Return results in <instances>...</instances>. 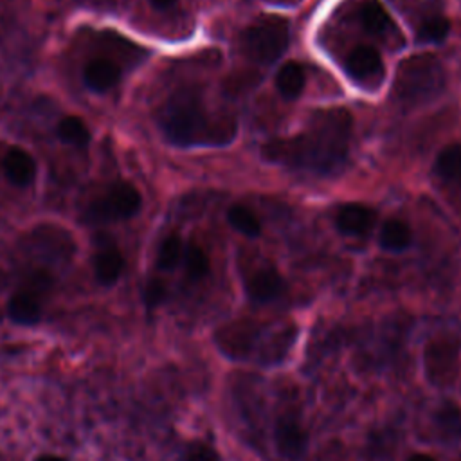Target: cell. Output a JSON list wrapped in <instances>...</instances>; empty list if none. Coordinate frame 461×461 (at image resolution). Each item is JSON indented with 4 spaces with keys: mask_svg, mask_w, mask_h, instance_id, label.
<instances>
[{
    "mask_svg": "<svg viewBox=\"0 0 461 461\" xmlns=\"http://www.w3.org/2000/svg\"><path fill=\"white\" fill-rule=\"evenodd\" d=\"M2 171L11 184L18 187H25L36 176V162L29 151H25L23 148L13 146L4 153Z\"/></svg>",
    "mask_w": 461,
    "mask_h": 461,
    "instance_id": "11",
    "label": "cell"
},
{
    "mask_svg": "<svg viewBox=\"0 0 461 461\" xmlns=\"http://www.w3.org/2000/svg\"><path fill=\"white\" fill-rule=\"evenodd\" d=\"M58 137L76 148H85L90 142V130L77 115H67L58 122Z\"/></svg>",
    "mask_w": 461,
    "mask_h": 461,
    "instance_id": "19",
    "label": "cell"
},
{
    "mask_svg": "<svg viewBox=\"0 0 461 461\" xmlns=\"http://www.w3.org/2000/svg\"><path fill=\"white\" fill-rule=\"evenodd\" d=\"M184 265H185V272L191 279H202L203 276H207L209 272V258L207 254L198 247V245H189L184 250Z\"/></svg>",
    "mask_w": 461,
    "mask_h": 461,
    "instance_id": "23",
    "label": "cell"
},
{
    "mask_svg": "<svg viewBox=\"0 0 461 461\" xmlns=\"http://www.w3.org/2000/svg\"><path fill=\"white\" fill-rule=\"evenodd\" d=\"M34 461H67V459L61 456H54V454H41Z\"/></svg>",
    "mask_w": 461,
    "mask_h": 461,
    "instance_id": "27",
    "label": "cell"
},
{
    "mask_svg": "<svg viewBox=\"0 0 461 461\" xmlns=\"http://www.w3.org/2000/svg\"><path fill=\"white\" fill-rule=\"evenodd\" d=\"M353 117L346 108L315 110L306 128L286 139H274L261 148L267 160L315 173L335 169L348 155Z\"/></svg>",
    "mask_w": 461,
    "mask_h": 461,
    "instance_id": "1",
    "label": "cell"
},
{
    "mask_svg": "<svg viewBox=\"0 0 461 461\" xmlns=\"http://www.w3.org/2000/svg\"><path fill=\"white\" fill-rule=\"evenodd\" d=\"M119 77H121V68L110 58H94L85 65V70H83L85 85L97 94L110 90L119 81Z\"/></svg>",
    "mask_w": 461,
    "mask_h": 461,
    "instance_id": "12",
    "label": "cell"
},
{
    "mask_svg": "<svg viewBox=\"0 0 461 461\" xmlns=\"http://www.w3.org/2000/svg\"><path fill=\"white\" fill-rule=\"evenodd\" d=\"M436 175L445 182H456L461 178V144H448L441 149L434 162Z\"/></svg>",
    "mask_w": 461,
    "mask_h": 461,
    "instance_id": "18",
    "label": "cell"
},
{
    "mask_svg": "<svg viewBox=\"0 0 461 461\" xmlns=\"http://www.w3.org/2000/svg\"><path fill=\"white\" fill-rule=\"evenodd\" d=\"M459 348L450 337H434L423 348V373L436 389H448L457 378Z\"/></svg>",
    "mask_w": 461,
    "mask_h": 461,
    "instance_id": "6",
    "label": "cell"
},
{
    "mask_svg": "<svg viewBox=\"0 0 461 461\" xmlns=\"http://www.w3.org/2000/svg\"><path fill=\"white\" fill-rule=\"evenodd\" d=\"M158 122L164 135L178 146H223L238 131L234 117L205 113L202 94L194 86L175 90L160 108Z\"/></svg>",
    "mask_w": 461,
    "mask_h": 461,
    "instance_id": "2",
    "label": "cell"
},
{
    "mask_svg": "<svg viewBox=\"0 0 461 461\" xmlns=\"http://www.w3.org/2000/svg\"><path fill=\"white\" fill-rule=\"evenodd\" d=\"M122 268H124V258L117 247L108 245L97 250L94 258V272H95V279L101 285L110 286L117 283V279L122 274Z\"/></svg>",
    "mask_w": 461,
    "mask_h": 461,
    "instance_id": "15",
    "label": "cell"
},
{
    "mask_svg": "<svg viewBox=\"0 0 461 461\" xmlns=\"http://www.w3.org/2000/svg\"><path fill=\"white\" fill-rule=\"evenodd\" d=\"M304 79L306 77H304L303 67L295 61H288L279 68V72L276 76V86L283 97L294 99L301 94V90L304 86Z\"/></svg>",
    "mask_w": 461,
    "mask_h": 461,
    "instance_id": "17",
    "label": "cell"
},
{
    "mask_svg": "<svg viewBox=\"0 0 461 461\" xmlns=\"http://www.w3.org/2000/svg\"><path fill=\"white\" fill-rule=\"evenodd\" d=\"M166 297V286L158 281V279H153L146 285V290H144V301L148 306H157L162 303V299Z\"/></svg>",
    "mask_w": 461,
    "mask_h": 461,
    "instance_id": "26",
    "label": "cell"
},
{
    "mask_svg": "<svg viewBox=\"0 0 461 461\" xmlns=\"http://www.w3.org/2000/svg\"><path fill=\"white\" fill-rule=\"evenodd\" d=\"M448 31H450V23L447 16L441 13H434L416 25V38L418 41H423V43H438L445 40Z\"/></svg>",
    "mask_w": 461,
    "mask_h": 461,
    "instance_id": "21",
    "label": "cell"
},
{
    "mask_svg": "<svg viewBox=\"0 0 461 461\" xmlns=\"http://www.w3.org/2000/svg\"><path fill=\"white\" fill-rule=\"evenodd\" d=\"M290 29L288 22L276 14H263L256 18L240 38L241 50L256 63H272L288 47Z\"/></svg>",
    "mask_w": 461,
    "mask_h": 461,
    "instance_id": "4",
    "label": "cell"
},
{
    "mask_svg": "<svg viewBox=\"0 0 461 461\" xmlns=\"http://www.w3.org/2000/svg\"><path fill=\"white\" fill-rule=\"evenodd\" d=\"M227 220L238 232H241L249 238H256L261 230L259 218L256 216V212L252 209H249L243 203L230 205L227 211Z\"/></svg>",
    "mask_w": 461,
    "mask_h": 461,
    "instance_id": "20",
    "label": "cell"
},
{
    "mask_svg": "<svg viewBox=\"0 0 461 461\" xmlns=\"http://www.w3.org/2000/svg\"><path fill=\"white\" fill-rule=\"evenodd\" d=\"M407 461H436L432 456H429V454H421V452H418V454H412Z\"/></svg>",
    "mask_w": 461,
    "mask_h": 461,
    "instance_id": "28",
    "label": "cell"
},
{
    "mask_svg": "<svg viewBox=\"0 0 461 461\" xmlns=\"http://www.w3.org/2000/svg\"><path fill=\"white\" fill-rule=\"evenodd\" d=\"M274 443L285 459L297 461L308 447V434L294 414H283L274 425Z\"/></svg>",
    "mask_w": 461,
    "mask_h": 461,
    "instance_id": "8",
    "label": "cell"
},
{
    "mask_svg": "<svg viewBox=\"0 0 461 461\" xmlns=\"http://www.w3.org/2000/svg\"><path fill=\"white\" fill-rule=\"evenodd\" d=\"M7 315L16 324H34L41 317V297L29 288L14 292L7 303Z\"/></svg>",
    "mask_w": 461,
    "mask_h": 461,
    "instance_id": "13",
    "label": "cell"
},
{
    "mask_svg": "<svg viewBox=\"0 0 461 461\" xmlns=\"http://www.w3.org/2000/svg\"><path fill=\"white\" fill-rule=\"evenodd\" d=\"M182 256H184L182 240H180L178 234L171 232V234H167V236L162 240V243H160V247H158L157 265H158V268H162V270H171V268H175V267L180 263Z\"/></svg>",
    "mask_w": 461,
    "mask_h": 461,
    "instance_id": "22",
    "label": "cell"
},
{
    "mask_svg": "<svg viewBox=\"0 0 461 461\" xmlns=\"http://www.w3.org/2000/svg\"><path fill=\"white\" fill-rule=\"evenodd\" d=\"M286 285L283 276L272 268H259L256 270L247 281H245V290L249 294V297L256 303H268L277 299L283 292H285Z\"/></svg>",
    "mask_w": 461,
    "mask_h": 461,
    "instance_id": "10",
    "label": "cell"
},
{
    "mask_svg": "<svg viewBox=\"0 0 461 461\" xmlns=\"http://www.w3.org/2000/svg\"><path fill=\"white\" fill-rule=\"evenodd\" d=\"M140 193L133 184L119 182L110 185L104 194L90 202L85 209V216L90 223L131 218L140 209Z\"/></svg>",
    "mask_w": 461,
    "mask_h": 461,
    "instance_id": "5",
    "label": "cell"
},
{
    "mask_svg": "<svg viewBox=\"0 0 461 461\" xmlns=\"http://www.w3.org/2000/svg\"><path fill=\"white\" fill-rule=\"evenodd\" d=\"M358 22L360 25L375 36H391L394 34V25L391 16L387 14V11L384 9V5L378 0H362L358 4V11H357Z\"/></svg>",
    "mask_w": 461,
    "mask_h": 461,
    "instance_id": "14",
    "label": "cell"
},
{
    "mask_svg": "<svg viewBox=\"0 0 461 461\" xmlns=\"http://www.w3.org/2000/svg\"><path fill=\"white\" fill-rule=\"evenodd\" d=\"M272 2H277V4H295L299 0H272Z\"/></svg>",
    "mask_w": 461,
    "mask_h": 461,
    "instance_id": "30",
    "label": "cell"
},
{
    "mask_svg": "<svg viewBox=\"0 0 461 461\" xmlns=\"http://www.w3.org/2000/svg\"><path fill=\"white\" fill-rule=\"evenodd\" d=\"M445 81V68L436 56L414 54L400 63L394 74L393 97L403 108H416L436 99Z\"/></svg>",
    "mask_w": 461,
    "mask_h": 461,
    "instance_id": "3",
    "label": "cell"
},
{
    "mask_svg": "<svg viewBox=\"0 0 461 461\" xmlns=\"http://www.w3.org/2000/svg\"><path fill=\"white\" fill-rule=\"evenodd\" d=\"M412 241V232L409 225L400 218H387L380 229L378 243L389 252H402Z\"/></svg>",
    "mask_w": 461,
    "mask_h": 461,
    "instance_id": "16",
    "label": "cell"
},
{
    "mask_svg": "<svg viewBox=\"0 0 461 461\" xmlns=\"http://www.w3.org/2000/svg\"><path fill=\"white\" fill-rule=\"evenodd\" d=\"M344 68L353 81L371 88H375L384 76L382 58L371 45L353 47L344 59Z\"/></svg>",
    "mask_w": 461,
    "mask_h": 461,
    "instance_id": "7",
    "label": "cell"
},
{
    "mask_svg": "<svg viewBox=\"0 0 461 461\" xmlns=\"http://www.w3.org/2000/svg\"><path fill=\"white\" fill-rule=\"evenodd\" d=\"M258 83V76L256 74H250V72H245V74H236L232 77L227 79V90L230 94H236V92H241L245 88H250Z\"/></svg>",
    "mask_w": 461,
    "mask_h": 461,
    "instance_id": "25",
    "label": "cell"
},
{
    "mask_svg": "<svg viewBox=\"0 0 461 461\" xmlns=\"http://www.w3.org/2000/svg\"><path fill=\"white\" fill-rule=\"evenodd\" d=\"M155 7H158V9H166V7H169V5H173L175 4V0H149Z\"/></svg>",
    "mask_w": 461,
    "mask_h": 461,
    "instance_id": "29",
    "label": "cell"
},
{
    "mask_svg": "<svg viewBox=\"0 0 461 461\" xmlns=\"http://www.w3.org/2000/svg\"><path fill=\"white\" fill-rule=\"evenodd\" d=\"M376 221V212L373 207L358 202L342 203L335 211V225L340 232L358 236L371 230Z\"/></svg>",
    "mask_w": 461,
    "mask_h": 461,
    "instance_id": "9",
    "label": "cell"
},
{
    "mask_svg": "<svg viewBox=\"0 0 461 461\" xmlns=\"http://www.w3.org/2000/svg\"><path fill=\"white\" fill-rule=\"evenodd\" d=\"M182 461H220V456L209 443L193 441L184 450Z\"/></svg>",
    "mask_w": 461,
    "mask_h": 461,
    "instance_id": "24",
    "label": "cell"
}]
</instances>
